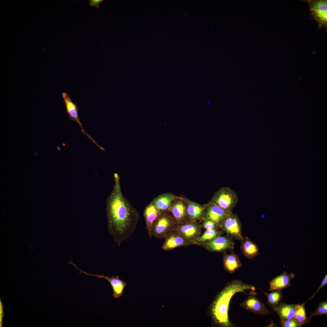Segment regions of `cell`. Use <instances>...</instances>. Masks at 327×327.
Instances as JSON below:
<instances>
[{"instance_id": "cell-1", "label": "cell", "mask_w": 327, "mask_h": 327, "mask_svg": "<svg viewBox=\"0 0 327 327\" xmlns=\"http://www.w3.org/2000/svg\"><path fill=\"white\" fill-rule=\"evenodd\" d=\"M114 185L106 202L107 226L114 241L120 246L133 234L139 214L124 196L118 174H114Z\"/></svg>"}, {"instance_id": "cell-2", "label": "cell", "mask_w": 327, "mask_h": 327, "mask_svg": "<svg viewBox=\"0 0 327 327\" xmlns=\"http://www.w3.org/2000/svg\"><path fill=\"white\" fill-rule=\"evenodd\" d=\"M255 290L254 287L240 280H233L228 283L213 302L211 308L213 318L215 322L223 327H234L229 318L230 303L233 296L238 292L247 294L248 290Z\"/></svg>"}, {"instance_id": "cell-3", "label": "cell", "mask_w": 327, "mask_h": 327, "mask_svg": "<svg viewBox=\"0 0 327 327\" xmlns=\"http://www.w3.org/2000/svg\"><path fill=\"white\" fill-rule=\"evenodd\" d=\"M238 201L236 193L229 187H226L220 189L216 193L211 203L226 211L232 212Z\"/></svg>"}, {"instance_id": "cell-4", "label": "cell", "mask_w": 327, "mask_h": 327, "mask_svg": "<svg viewBox=\"0 0 327 327\" xmlns=\"http://www.w3.org/2000/svg\"><path fill=\"white\" fill-rule=\"evenodd\" d=\"M242 225L237 215L231 212L225 219L220 227L227 235L241 241L244 237L242 232Z\"/></svg>"}, {"instance_id": "cell-5", "label": "cell", "mask_w": 327, "mask_h": 327, "mask_svg": "<svg viewBox=\"0 0 327 327\" xmlns=\"http://www.w3.org/2000/svg\"><path fill=\"white\" fill-rule=\"evenodd\" d=\"M257 294L253 291L249 292L246 299L240 303V306L244 309L256 314L263 315L270 314L271 312L256 296Z\"/></svg>"}, {"instance_id": "cell-6", "label": "cell", "mask_w": 327, "mask_h": 327, "mask_svg": "<svg viewBox=\"0 0 327 327\" xmlns=\"http://www.w3.org/2000/svg\"><path fill=\"white\" fill-rule=\"evenodd\" d=\"M71 265L80 271L79 274L94 276L98 277L99 279L104 278L107 280L112 287L113 296L115 299H118L123 296L124 289L127 284L125 282L120 279L118 275H117L116 277L113 275L111 277H110L105 276L103 274L102 275H97L88 273L79 268L73 263H71Z\"/></svg>"}, {"instance_id": "cell-7", "label": "cell", "mask_w": 327, "mask_h": 327, "mask_svg": "<svg viewBox=\"0 0 327 327\" xmlns=\"http://www.w3.org/2000/svg\"><path fill=\"white\" fill-rule=\"evenodd\" d=\"M235 243L233 238L227 235H220L207 241L205 245L207 249L212 251L221 252L227 250L233 251Z\"/></svg>"}, {"instance_id": "cell-8", "label": "cell", "mask_w": 327, "mask_h": 327, "mask_svg": "<svg viewBox=\"0 0 327 327\" xmlns=\"http://www.w3.org/2000/svg\"><path fill=\"white\" fill-rule=\"evenodd\" d=\"M311 13L314 19L321 26H325L327 22V3L326 0L309 2Z\"/></svg>"}, {"instance_id": "cell-9", "label": "cell", "mask_w": 327, "mask_h": 327, "mask_svg": "<svg viewBox=\"0 0 327 327\" xmlns=\"http://www.w3.org/2000/svg\"><path fill=\"white\" fill-rule=\"evenodd\" d=\"M172 228V223L169 217L165 216H159L153 225L152 236L158 238L167 237L170 235Z\"/></svg>"}, {"instance_id": "cell-10", "label": "cell", "mask_w": 327, "mask_h": 327, "mask_svg": "<svg viewBox=\"0 0 327 327\" xmlns=\"http://www.w3.org/2000/svg\"><path fill=\"white\" fill-rule=\"evenodd\" d=\"M61 95L65 104L67 113L70 120L78 123L80 126L81 132L89 139H91L94 143H95L96 142L91 138V136L85 132L83 128L82 124L78 116V107L73 102L67 93L62 92Z\"/></svg>"}, {"instance_id": "cell-11", "label": "cell", "mask_w": 327, "mask_h": 327, "mask_svg": "<svg viewBox=\"0 0 327 327\" xmlns=\"http://www.w3.org/2000/svg\"><path fill=\"white\" fill-rule=\"evenodd\" d=\"M231 212L226 211L216 204L211 203L207 206L205 217L206 220H211L215 222L219 227Z\"/></svg>"}, {"instance_id": "cell-12", "label": "cell", "mask_w": 327, "mask_h": 327, "mask_svg": "<svg viewBox=\"0 0 327 327\" xmlns=\"http://www.w3.org/2000/svg\"><path fill=\"white\" fill-rule=\"evenodd\" d=\"M294 277V273L288 274L286 271H284L269 282V290L271 292L275 290H281L290 286L291 280Z\"/></svg>"}, {"instance_id": "cell-13", "label": "cell", "mask_w": 327, "mask_h": 327, "mask_svg": "<svg viewBox=\"0 0 327 327\" xmlns=\"http://www.w3.org/2000/svg\"><path fill=\"white\" fill-rule=\"evenodd\" d=\"M159 210L152 203L147 205L145 208L144 216L146 222V228L149 237L152 236V230L155 222L160 215Z\"/></svg>"}, {"instance_id": "cell-14", "label": "cell", "mask_w": 327, "mask_h": 327, "mask_svg": "<svg viewBox=\"0 0 327 327\" xmlns=\"http://www.w3.org/2000/svg\"><path fill=\"white\" fill-rule=\"evenodd\" d=\"M223 262L225 269L231 274L233 273L243 265L239 256L233 251L230 254H224Z\"/></svg>"}, {"instance_id": "cell-15", "label": "cell", "mask_w": 327, "mask_h": 327, "mask_svg": "<svg viewBox=\"0 0 327 327\" xmlns=\"http://www.w3.org/2000/svg\"><path fill=\"white\" fill-rule=\"evenodd\" d=\"M240 242V249L246 258L252 259L259 254V251L257 245L247 236H246L244 239Z\"/></svg>"}, {"instance_id": "cell-16", "label": "cell", "mask_w": 327, "mask_h": 327, "mask_svg": "<svg viewBox=\"0 0 327 327\" xmlns=\"http://www.w3.org/2000/svg\"><path fill=\"white\" fill-rule=\"evenodd\" d=\"M296 304H291L280 302L276 306L272 307L273 310L278 314L280 319H294Z\"/></svg>"}, {"instance_id": "cell-17", "label": "cell", "mask_w": 327, "mask_h": 327, "mask_svg": "<svg viewBox=\"0 0 327 327\" xmlns=\"http://www.w3.org/2000/svg\"><path fill=\"white\" fill-rule=\"evenodd\" d=\"M186 243L185 240L183 237L174 234H170L166 237L162 248L164 250H168L184 245Z\"/></svg>"}, {"instance_id": "cell-18", "label": "cell", "mask_w": 327, "mask_h": 327, "mask_svg": "<svg viewBox=\"0 0 327 327\" xmlns=\"http://www.w3.org/2000/svg\"><path fill=\"white\" fill-rule=\"evenodd\" d=\"M174 198V197L171 195L165 194L154 199L152 203L159 210H165L169 208Z\"/></svg>"}, {"instance_id": "cell-19", "label": "cell", "mask_w": 327, "mask_h": 327, "mask_svg": "<svg viewBox=\"0 0 327 327\" xmlns=\"http://www.w3.org/2000/svg\"><path fill=\"white\" fill-rule=\"evenodd\" d=\"M304 303L301 305L296 304L294 319L301 326L309 323V320L307 317Z\"/></svg>"}, {"instance_id": "cell-20", "label": "cell", "mask_w": 327, "mask_h": 327, "mask_svg": "<svg viewBox=\"0 0 327 327\" xmlns=\"http://www.w3.org/2000/svg\"><path fill=\"white\" fill-rule=\"evenodd\" d=\"M179 231L181 235L185 238L191 239L194 238L198 232V229L195 225L188 224L181 226Z\"/></svg>"}, {"instance_id": "cell-21", "label": "cell", "mask_w": 327, "mask_h": 327, "mask_svg": "<svg viewBox=\"0 0 327 327\" xmlns=\"http://www.w3.org/2000/svg\"><path fill=\"white\" fill-rule=\"evenodd\" d=\"M263 292L267 297V303L272 308L278 304L282 299L283 295L281 290H275L269 293Z\"/></svg>"}, {"instance_id": "cell-22", "label": "cell", "mask_w": 327, "mask_h": 327, "mask_svg": "<svg viewBox=\"0 0 327 327\" xmlns=\"http://www.w3.org/2000/svg\"><path fill=\"white\" fill-rule=\"evenodd\" d=\"M170 210L175 218L177 220L183 219L185 214V207L181 202L175 203L171 206Z\"/></svg>"}, {"instance_id": "cell-23", "label": "cell", "mask_w": 327, "mask_h": 327, "mask_svg": "<svg viewBox=\"0 0 327 327\" xmlns=\"http://www.w3.org/2000/svg\"><path fill=\"white\" fill-rule=\"evenodd\" d=\"M203 208L199 205L193 203L189 204L187 212L190 217L195 219L200 217L203 213Z\"/></svg>"}, {"instance_id": "cell-24", "label": "cell", "mask_w": 327, "mask_h": 327, "mask_svg": "<svg viewBox=\"0 0 327 327\" xmlns=\"http://www.w3.org/2000/svg\"><path fill=\"white\" fill-rule=\"evenodd\" d=\"M221 231L214 229H207L203 235L198 239L199 242L208 241L220 235Z\"/></svg>"}, {"instance_id": "cell-25", "label": "cell", "mask_w": 327, "mask_h": 327, "mask_svg": "<svg viewBox=\"0 0 327 327\" xmlns=\"http://www.w3.org/2000/svg\"><path fill=\"white\" fill-rule=\"evenodd\" d=\"M327 315V302L326 301L321 302L318 306L316 310L310 314L309 317L310 320L312 317L322 315Z\"/></svg>"}, {"instance_id": "cell-26", "label": "cell", "mask_w": 327, "mask_h": 327, "mask_svg": "<svg viewBox=\"0 0 327 327\" xmlns=\"http://www.w3.org/2000/svg\"><path fill=\"white\" fill-rule=\"evenodd\" d=\"M279 323L282 327H299L301 326L294 319H280Z\"/></svg>"}, {"instance_id": "cell-27", "label": "cell", "mask_w": 327, "mask_h": 327, "mask_svg": "<svg viewBox=\"0 0 327 327\" xmlns=\"http://www.w3.org/2000/svg\"><path fill=\"white\" fill-rule=\"evenodd\" d=\"M203 226L206 229L217 230L219 227L218 225L214 221L211 220H207L203 224Z\"/></svg>"}, {"instance_id": "cell-28", "label": "cell", "mask_w": 327, "mask_h": 327, "mask_svg": "<svg viewBox=\"0 0 327 327\" xmlns=\"http://www.w3.org/2000/svg\"><path fill=\"white\" fill-rule=\"evenodd\" d=\"M327 283V274H326V275L325 276V277H324V279H323V280L322 281L320 285L319 286V288L318 289L317 291L307 301L310 300V299H311L316 294L319 292V290L322 287H324L325 285H326V284Z\"/></svg>"}, {"instance_id": "cell-29", "label": "cell", "mask_w": 327, "mask_h": 327, "mask_svg": "<svg viewBox=\"0 0 327 327\" xmlns=\"http://www.w3.org/2000/svg\"><path fill=\"white\" fill-rule=\"evenodd\" d=\"M104 1V0H89V5L91 6L97 8H100L99 4Z\"/></svg>"}]
</instances>
